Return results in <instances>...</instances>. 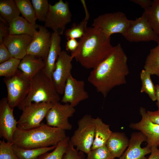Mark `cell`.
Here are the masks:
<instances>
[{"mask_svg":"<svg viewBox=\"0 0 159 159\" xmlns=\"http://www.w3.org/2000/svg\"><path fill=\"white\" fill-rule=\"evenodd\" d=\"M127 57L121 44L114 46L109 55L92 69L87 78L104 98L116 86L126 84L129 73Z\"/></svg>","mask_w":159,"mask_h":159,"instance_id":"1","label":"cell"},{"mask_svg":"<svg viewBox=\"0 0 159 159\" xmlns=\"http://www.w3.org/2000/svg\"><path fill=\"white\" fill-rule=\"evenodd\" d=\"M78 42L77 48L71 55L87 69L97 67L109 55L114 47L111 44L110 37L92 27H87Z\"/></svg>","mask_w":159,"mask_h":159,"instance_id":"2","label":"cell"},{"mask_svg":"<svg viewBox=\"0 0 159 159\" xmlns=\"http://www.w3.org/2000/svg\"><path fill=\"white\" fill-rule=\"evenodd\" d=\"M65 130L43 123L35 127L17 128L12 143L19 148L30 149L57 146L66 137Z\"/></svg>","mask_w":159,"mask_h":159,"instance_id":"3","label":"cell"},{"mask_svg":"<svg viewBox=\"0 0 159 159\" xmlns=\"http://www.w3.org/2000/svg\"><path fill=\"white\" fill-rule=\"evenodd\" d=\"M52 79L41 70L31 79L29 92L18 106L22 110L32 103L46 102L54 104L60 100Z\"/></svg>","mask_w":159,"mask_h":159,"instance_id":"4","label":"cell"},{"mask_svg":"<svg viewBox=\"0 0 159 159\" xmlns=\"http://www.w3.org/2000/svg\"><path fill=\"white\" fill-rule=\"evenodd\" d=\"M31 80L19 70L14 76L3 79L7 91V102L11 108L18 107L26 97Z\"/></svg>","mask_w":159,"mask_h":159,"instance_id":"5","label":"cell"},{"mask_svg":"<svg viewBox=\"0 0 159 159\" xmlns=\"http://www.w3.org/2000/svg\"><path fill=\"white\" fill-rule=\"evenodd\" d=\"M77 125L70 142L77 150L87 154L91 150L95 139L93 118L91 115H85L78 120Z\"/></svg>","mask_w":159,"mask_h":159,"instance_id":"6","label":"cell"},{"mask_svg":"<svg viewBox=\"0 0 159 159\" xmlns=\"http://www.w3.org/2000/svg\"><path fill=\"white\" fill-rule=\"evenodd\" d=\"M131 20L122 12L107 13L94 19L92 27L97 28L108 37L115 33L122 35L129 26Z\"/></svg>","mask_w":159,"mask_h":159,"instance_id":"7","label":"cell"},{"mask_svg":"<svg viewBox=\"0 0 159 159\" xmlns=\"http://www.w3.org/2000/svg\"><path fill=\"white\" fill-rule=\"evenodd\" d=\"M72 16L68 3L59 0L53 5L50 4L44 26L51 29L53 32L62 34Z\"/></svg>","mask_w":159,"mask_h":159,"instance_id":"8","label":"cell"},{"mask_svg":"<svg viewBox=\"0 0 159 159\" xmlns=\"http://www.w3.org/2000/svg\"><path fill=\"white\" fill-rule=\"evenodd\" d=\"M54 104L32 103L24 107L18 121L17 128L21 129L33 128L40 125Z\"/></svg>","mask_w":159,"mask_h":159,"instance_id":"9","label":"cell"},{"mask_svg":"<svg viewBox=\"0 0 159 159\" xmlns=\"http://www.w3.org/2000/svg\"><path fill=\"white\" fill-rule=\"evenodd\" d=\"M130 42L154 41L159 42V36L153 30L144 16L131 20L129 26L122 35Z\"/></svg>","mask_w":159,"mask_h":159,"instance_id":"10","label":"cell"},{"mask_svg":"<svg viewBox=\"0 0 159 159\" xmlns=\"http://www.w3.org/2000/svg\"><path fill=\"white\" fill-rule=\"evenodd\" d=\"M76 112L74 107L68 103L62 104L59 102L53 104L45 117L47 124L64 130L72 129V126L68 121Z\"/></svg>","mask_w":159,"mask_h":159,"instance_id":"11","label":"cell"},{"mask_svg":"<svg viewBox=\"0 0 159 159\" xmlns=\"http://www.w3.org/2000/svg\"><path fill=\"white\" fill-rule=\"evenodd\" d=\"M73 59L65 50L62 51L57 59L52 79L59 94H63L67 80L71 74L72 62Z\"/></svg>","mask_w":159,"mask_h":159,"instance_id":"12","label":"cell"},{"mask_svg":"<svg viewBox=\"0 0 159 159\" xmlns=\"http://www.w3.org/2000/svg\"><path fill=\"white\" fill-rule=\"evenodd\" d=\"M14 108L9 105L6 97L0 101V137L6 141L12 143L18 121L13 114Z\"/></svg>","mask_w":159,"mask_h":159,"instance_id":"13","label":"cell"},{"mask_svg":"<svg viewBox=\"0 0 159 159\" xmlns=\"http://www.w3.org/2000/svg\"><path fill=\"white\" fill-rule=\"evenodd\" d=\"M63 94L61 102L68 103L73 107L89 97L85 90V82L77 80L72 74L67 80Z\"/></svg>","mask_w":159,"mask_h":159,"instance_id":"14","label":"cell"},{"mask_svg":"<svg viewBox=\"0 0 159 159\" xmlns=\"http://www.w3.org/2000/svg\"><path fill=\"white\" fill-rule=\"evenodd\" d=\"M140 113L141 116V120L136 123H131L129 127L139 130L146 137L147 145L151 148L153 146H159V125L153 122L149 118L145 109L140 107Z\"/></svg>","mask_w":159,"mask_h":159,"instance_id":"15","label":"cell"},{"mask_svg":"<svg viewBox=\"0 0 159 159\" xmlns=\"http://www.w3.org/2000/svg\"><path fill=\"white\" fill-rule=\"evenodd\" d=\"M38 28L39 30L27 48V54L42 59L45 61L51 46L52 34L44 26L38 25Z\"/></svg>","mask_w":159,"mask_h":159,"instance_id":"16","label":"cell"},{"mask_svg":"<svg viewBox=\"0 0 159 159\" xmlns=\"http://www.w3.org/2000/svg\"><path fill=\"white\" fill-rule=\"evenodd\" d=\"M33 37L27 34H9L4 38L5 45L12 57L22 59L27 54V48Z\"/></svg>","mask_w":159,"mask_h":159,"instance_id":"17","label":"cell"},{"mask_svg":"<svg viewBox=\"0 0 159 159\" xmlns=\"http://www.w3.org/2000/svg\"><path fill=\"white\" fill-rule=\"evenodd\" d=\"M146 138L140 132H135L131 135L127 148L119 159H142L150 153L151 148L146 145L142 148L141 145Z\"/></svg>","mask_w":159,"mask_h":159,"instance_id":"18","label":"cell"},{"mask_svg":"<svg viewBox=\"0 0 159 159\" xmlns=\"http://www.w3.org/2000/svg\"><path fill=\"white\" fill-rule=\"evenodd\" d=\"M57 32L52 33L51 44L47 57L45 61V65L42 70L49 78L52 79L57 59L62 51L61 46V37Z\"/></svg>","mask_w":159,"mask_h":159,"instance_id":"19","label":"cell"},{"mask_svg":"<svg viewBox=\"0 0 159 159\" xmlns=\"http://www.w3.org/2000/svg\"><path fill=\"white\" fill-rule=\"evenodd\" d=\"M45 65L42 59L30 54H27L21 60L18 69L29 79L32 78L42 70Z\"/></svg>","mask_w":159,"mask_h":159,"instance_id":"20","label":"cell"},{"mask_svg":"<svg viewBox=\"0 0 159 159\" xmlns=\"http://www.w3.org/2000/svg\"><path fill=\"white\" fill-rule=\"evenodd\" d=\"M129 142L128 138L124 133L112 132L106 145L115 158H120L128 147Z\"/></svg>","mask_w":159,"mask_h":159,"instance_id":"21","label":"cell"},{"mask_svg":"<svg viewBox=\"0 0 159 159\" xmlns=\"http://www.w3.org/2000/svg\"><path fill=\"white\" fill-rule=\"evenodd\" d=\"M37 25L29 22L23 17L19 16L14 19L9 24V34H27L33 37L37 33Z\"/></svg>","mask_w":159,"mask_h":159,"instance_id":"22","label":"cell"},{"mask_svg":"<svg viewBox=\"0 0 159 159\" xmlns=\"http://www.w3.org/2000/svg\"><path fill=\"white\" fill-rule=\"evenodd\" d=\"M95 127V136L91 150L106 145L112 131L109 125L104 123L99 117L93 118Z\"/></svg>","mask_w":159,"mask_h":159,"instance_id":"23","label":"cell"},{"mask_svg":"<svg viewBox=\"0 0 159 159\" xmlns=\"http://www.w3.org/2000/svg\"><path fill=\"white\" fill-rule=\"evenodd\" d=\"M56 146L37 148L26 149L13 144L12 149L19 159H41L48 152L53 150Z\"/></svg>","mask_w":159,"mask_h":159,"instance_id":"24","label":"cell"},{"mask_svg":"<svg viewBox=\"0 0 159 159\" xmlns=\"http://www.w3.org/2000/svg\"><path fill=\"white\" fill-rule=\"evenodd\" d=\"M0 17L9 24L21 14L15 2L13 0L0 1Z\"/></svg>","mask_w":159,"mask_h":159,"instance_id":"25","label":"cell"},{"mask_svg":"<svg viewBox=\"0 0 159 159\" xmlns=\"http://www.w3.org/2000/svg\"><path fill=\"white\" fill-rule=\"evenodd\" d=\"M154 32L159 36V0L153 1L151 6L142 14Z\"/></svg>","mask_w":159,"mask_h":159,"instance_id":"26","label":"cell"},{"mask_svg":"<svg viewBox=\"0 0 159 159\" xmlns=\"http://www.w3.org/2000/svg\"><path fill=\"white\" fill-rule=\"evenodd\" d=\"M155 47L151 49L146 59L144 69L151 75L159 77V42Z\"/></svg>","mask_w":159,"mask_h":159,"instance_id":"27","label":"cell"},{"mask_svg":"<svg viewBox=\"0 0 159 159\" xmlns=\"http://www.w3.org/2000/svg\"><path fill=\"white\" fill-rule=\"evenodd\" d=\"M23 17L29 22L36 25L37 19L31 1L29 0H14Z\"/></svg>","mask_w":159,"mask_h":159,"instance_id":"28","label":"cell"},{"mask_svg":"<svg viewBox=\"0 0 159 159\" xmlns=\"http://www.w3.org/2000/svg\"><path fill=\"white\" fill-rule=\"evenodd\" d=\"M151 74L145 70L143 69L140 73L142 83L141 93H146L153 101L156 100L155 86L151 78Z\"/></svg>","mask_w":159,"mask_h":159,"instance_id":"29","label":"cell"},{"mask_svg":"<svg viewBox=\"0 0 159 159\" xmlns=\"http://www.w3.org/2000/svg\"><path fill=\"white\" fill-rule=\"evenodd\" d=\"M90 16H85L84 19L79 24L74 23L71 27L65 32L67 40L71 39H81L87 29V23Z\"/></svg>","mask_w":159,"mask_h":159,"instance_id":"30","label":"cell"},{"mask_svg":"<svg viewBox=\"0 0 159 159\" xmlns=\"http://www.w3.org/2000/svg\"><path fill=\"white\" fill-rule=\"evenodd\" d=\"M21 60L11 57L0 64V76L9 77L14 75L18 71Z\"/></svg>","mask_w":159,"mask_h":159,"instance_id":"31","label":"cell"},{"mask_svg":"<svg viewBox=\"0 0 159 159\" xmlns=\"http://www.w3.org/2000/svg\"><path fill=\"white\" fill-rule=\"evenodd\" d=\"M70 138L66 136L56 146L50 153H47L41 159H62L63 156L67 148Z\"/></svg>","mask_w":159,"mask_h":159,"instance_id":"32","label":"cell"},{"mask_svg":"<svg viewBox=\"0 0 159 159\" xmlns=\"http://www.w3.org/2000/svg\"><path fill=\"white\" fill-rule=\"evenodd\" d=\"M37 19L45 21L48 12L49 5L47 0H32Z\"/></svg>","mask_w":159,"mask_h":159,"instance_id":"33","label":"cell"},{"mask_svg":"<svg viewBox=\"0 0 159 159\" xmlns=\"http://www.w3.org/2000/svg\"><path fill=\"white\" fill-rule=\"evenodd\" d=\"M86 159H114L106 145L91 150L87 154Z\"/></svg>","mask_w":159,"mask_h":159,"instance_id":"34","label":"cell"},{"mask_svg":"<svg viewBox=\"0 0 159 159\" xmlns=\"http://www.w3.org/2000/svg\"><path fill=\"white\" fill-rule=\"evenodd\" d=\"M13 144L4 139L0 140V159H19L12 149Z\"/></svg>","mask_w":159,"mask_h":159,"instance_id":"35","label":"cell"},{"mask_svg":"<svg viewBox=\"0 0 159 159\" xmlns=\"http://www.w3.org/2000/svg\"><path fill=\"white\" fill-rule=\"evenodd\" d=\"M62 159H85L84 153L77 150L69 140V145Z\"/></svg>","mask_w":159,"mask_h":159,"instance_id":"36","label":"cell"},{"mask_svg":"<svg viewBox=\"0 0 159 159\" xmlns=\"http://www.w3.org/2000/svg\"><path fill=\"white\" fill-rule=\"evenodd\" d=\"M12 57L8 49L3 43L0 44V63L5 62Z\"/></svg>","mask_w":159,"mask_h":159,"instance_id":"37","label":"cell"},{"mask_svg":"<svg viewBox=\"0 0 159 159\" xmlns=\"http://www.w3.org/2000/svg\"><path fill=\"white\" fill-rule=\"evenodd\" d=\"M0 19V44L3 43L4 38L9 35V26L6 24V21L3 19Z\"/></svg>","mask_w":159,"mask_h":159,"instance_id":"38","label":"cell"},{"mask_svg":"<svg viewBox=\"0 0 159 159\" xmlns=\"http://www.w3.org/2000/svg\"><path fill=\"white\" fill-rule=\"evenodd\" d=\"M78 45L79 42L76 39H71L67 40L66 45V50L70 51L71 53L77 49Z\"/></svg>","mask_w":159,"mask_h":159,"instance_id":"39","label":"cell"},{"mask_svg":"<svg viewBox=\"0 0 159 159\" xmlns=\"http://www.w3.org/2000/svg\"><path fill=\"white\" fill-rule=\"evenodd\" d=\"M146 112L149 118L153 122L159 125V110L155 111L148 110Z\"/></svg>","mask_w":159,"mask_h":159,"instance_id":"40","label":"cell"},{"mask_svg":"<svg viewBox=\"0 0 159 159\" xmlns=\"http://www.w3.org/2000/svg\"><path fill=\"white\" fill-rule=\"evenodd\" d=\"M130 1L139 5L144 10L149 8L153 3V1L150 0H131Z\"/></svg>","mask_w":159,"mask_h":159,"instance_id":"41","label":"cell"},{"mask_svg":"<svg viewBox=\"0 0 159 159\" xmlns=\"http://www.w3.org/2000/svg\"><path fill=\"white\" fill-rule=\"evenodd\" d=\"M158 147L153 146L151 148L150 155L147 159H159V149Z\"/></svg>","mask_w":159,"mask_h":159,"instance_id":"42","label":"cell"},{"mask_svg":"<svg viewBox=\"0 0 159 159\" xmlns=\"http://www.w3.org/2000/svg\"><path fill=\"white\" fill-rule=\"evenodd\" d=\"M155 95L156 96V105L159 110V85L157 84L155 85Z\"/></svg>","mask_w":159,"mask_h":159,"instance_id":"43","label":"cell"},{"mask_svg":"<svg viewBox=\"0 0 159 159\" xmlns=\"http://www.w3.org/2000/svg\"><path fill=\"white\" fill-rule=\"evenodd\" d=\"M148 158H147L146 157H145L144 158H143L142 159H147Z\"/></svg>","mask_w":159,"mask_h":159,"instance_id":"44","label":"cell"},{"mask_svg":"<svg viewBox=\"0 0 159 159\" xmlns=\"http://www.w3.org/2000/svg\"><path fill=\"white\" fill-rule=\"evenodd\" d=\"M114 159H115V158Z\"/></svg>","mask_w":159,"mask_h":159,"instance_id":"45","label":"cell"}]
</instances>
